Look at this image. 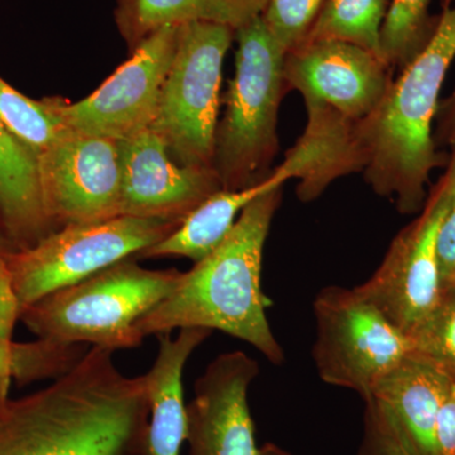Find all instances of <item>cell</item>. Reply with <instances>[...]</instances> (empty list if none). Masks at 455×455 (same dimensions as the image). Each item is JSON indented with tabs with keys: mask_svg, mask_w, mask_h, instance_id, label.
Listing matches in <instances>:
<instances>
[{
	"mask_svg": "<svg viewBox=\"0 0 455 455\" xmlns=\"http://www.w3.org/2000/svg\"><path fill=\"white\" fill-rule=\"evenodd\" d=\"M212 334L202 328L180 329L175 338L158 335V353L146 373L149 397L148 444L151 455H181L187 442L185 366L188 358Z\"/></svg>",
	"mask_w": 455,
	"mask_h": 455,
	"instance_id": "obj_17",
	"label": "cell"
},
{
	"mask_svg": "<svg viewBox=\"0 0 455 455\" xmlns=\"http://www.w3.org/2000/svg\"><path fill=\"white\" fill-rule=\"evenodd\" d=\"M407 338L410 355L429 362L455 383V286L443 289L438 304Z\"/></svg>",
	"mask_w": 455,
	"mask_h": 455,
	"instance_id": "obj_25",
	"label": "cell"
},
{
	"mask_svg": "<svg viewBox=\"0 0 455 455\" xmlns=\"http://www.w3.org/2000/svg\"><path fill=\"white\" fill-rule=\"evenodd\" d=\"M431 0H392L383 20L381 57L395 73L403 70L429 44L439 16H431Z\"/></svg>",
	"mask_w": 455,
	"mask_h": 455,
	"instance_id": "obj_23",
	"label": "cell"
},
{
	"mask_svg": "<svg viewBox=\"0 0 455 455\" xmlns=\"http://www.w3.org/2000/svg\"><path fill=\"white\" fill-rule=\"evenodd\" d=\"M37 170L44 209L56 229L119 217L116 140L70 132L37 156Z\"/></svg>",
	"mask_w": 455,
	"mask_h": 455,
	"instance_id": "obj_11",
	"label": "cell"
},
{
	"mask_svg": "<svg viewBox=\"0 0 455 455\" xmlns=\"http://www.w3.org/2000/svg\"><path fill=\"white\" fill-rule=\"evenodd\" d=\"M0 124L36 157L71 132L53 110L50 98L33 100L12 88L2 77Z\"/></svg>",
	"mask_w": 455,
	"mask_h": 455,
	"instance_id": "obj_22",
	"label": "cell"
},
{
	"mask_svg": "<svg viewBox=\"0 0 455 455\" xmlns=\"http://www.w3.org/2000/svg\"><path fill=\"white\" fill-rule=\"evenodd\" d=\"M0 230L17 251L55 232L42 199L37 157L0 124Z\"/></svg>",
	"mask_w": 455,
	"mask_h": 455,
	"instance_id": "obj_19",
	"label": "cell"
},
{
	"mask_svg": "<svg viewBox=\"0 0 455 455\" xmlns=\"http://www.w3.org/2000/svg\"><path fill=\"white\" fill-rule=\"evenodd\" d=\"M184 271L148 269L128 259L51 292L20 311L40 339L116 352L142 346L137 323L181 284Z\"/></svg>",
	"mask_w": 455,
	"mask_h": 455,
	"instance_id": "obj_4",
	"label": "cell"
},
{
	"mask_svg": "<svg viewBox=\"0 0 455 455\" xmlns=\"http://www.w3.org/2000/svg\"><path fill=\"white\" fill-rule=\"evenodd\" d=\"M20 301L12 283L11 275L4 259L0 260V347L11 348L14 346L13 331L20 320Z\"/></svg>",
	"mask_w": 455,
	"mask_h": 455,
	"instance_id": "obj_28",
	"label": "cell"
},
{
	"mask_svg": "<svg viewBox=\"0 0 455 455\" xmlns=\"http://www.w3.org/2000/svg\"><path fill=\"white\" fill-rule=\"evenodd\" d=\"M436 455H455V383L440 405L435 425Z\"/></svg>",
	"mask_w": 455,
	"mask_h": 455,
	"instance_id": "obj_29",
	"label": "cell"
},
{
	"mask_svg": "<svg viewBox=\"0 0 455 455\" xmlns=\"http://www.w3.org/2000/svg\"><path fill=\"white\" fill-rule=\"evenodd\" d=\"M235 36V29L215 23L179 26L151 130L180 164L212 167L223 64Z\"/></svg>",
	"mask_w": 455,
	"mask_h": 455,
	"instance_id": "obj_6",
	"label": "cell"
},
{
	"mask_svg": "<svg viewBox=\"0 0 455 455\" xmlns=\"http://www.w3.org/2000/svg\"><path fill=\"white\" fill-rule=\"evenodd\" d=\"M290 180L291 173L280 164L267 178L251 187L235 191L221 188L188 214L172 235L140 253V259L185 257L199 262L227 238L245 206L263 194L283 188Z\"/></svg>",
	"mask_w": 455,
	"mask_h": 455,
	"instance_id": "obj_18",
	"label": "cell"
},
{
	"mask_svg": "<svg viewBox=\"0 0 455 455\" xmlns=\"http://www.w3.org/2000/svg\"><path fill=\"white\" fill-rule=\"evenodd\" d=\"M259 363L242 350L221 353L196 379L187 405L188 455H259L248 390Z\"/></svg>",
	"mask_w": 455,
	"mask_h": 455,
	"instance_id": "obj_14",
	"label": "cell"
},
{
	"mask_svg": "<svg viewBox=\"0 0 455 455\" xmlns=\"http://www.w3.org/2000/svg\"><path fill=\"white\" fill-rule=\"evenodd\" d=\"M0 388V455H151L146 374L125 376L112 350L90 347L47 387Z\"/></svg>",
	"mask_w": 455,
	"mask_h": 455,
	"instance_id": "obj_1",
	"label": "cell"
},
{
	"mask_svg": "<svg viewBox=\"0 0 455 455\" xmlns=\"http://www.w3.org/2000/svg\"><path fill=\"white\" fill-rule=\"evenodd\" d=\"M307 123L304 133L286 152L298 164L296 194L302 203L313 202L335 181L363 170L355 145V123L320 101L304 100Z\"/></svg>",
	"mask_w": 455,
	"mask_h": 455,
	"instance_id": "obj_16",
	"label": "cell"
},
{
	"mask_svg": "<svg viewBox=\"0 0 455 455\" xmlns=\"http://www.w3.org/2000/svg\"><path fill=\"white\" fill-rule=\"evenodd\" d=\"M16 247L12 244L7 235L0 230V260L4 259L5 256H8L9 253L16 252Z\"/></svg>",
	"mask_w": 455,
	"mask_h": 455,
	"instance_id": "obj_31",
	"label": "cell"
},
{
	"mask_svg": "<svg viewBox=\"0 0 455 455\" xmlns=\"http://www.w3.org/2000/svg\"><path fill=\"white\" fill-rule=\"evenodd\" d=\"M324 0H269L262 20L284 52L300 46Z\"/></svg>",
	"mask_w": 455,
	"mask_h": 455,
	"instance_id": "obj_26",
	"label": "cell"
},
{
	"mask_svg": "<svg viewBox=\"0 0 455 455\" xmlns=\"http://www.w3.org/2000/svg\"><path fill=\"white\" fill-rule=\"evenodd\" d=\"M453 383L429 362L409 355L363 401L373 406L392 435L416 455H436V418Z\"/></svg>",
	"mask_w": 455,
	"mask_h": 455,
	"instance_id": "obj_15",
	"label": "cell"
},
{
	"mask_svg": "<svg viewBox=\"0 0 455 455\" xmlns=\"http://www.w3.org/2000/svg\"><path fill=\"white\" fill-rule=\"evenodd\" d=\"M235 74L218 122L212 169L223 190H242L267 178L278 154V110L287 86L286 52L262 17L236 29Z\"/></svg>",
	"mask_w": 455,
	"mask_h": 455,
	"instance_id": "obj_5",
	"label": "cell"
},
{
	"mask_svg": "<svg viewBox=\"0 0 455 455\" xmlns=\"http://www.w3.org/2000/svg\"><path fill=\"white\" fill-rule=\"evenodd\" d=\"M445 167L451 178V203L436 236V257L443 289L455 286V148L449 152Z\"/></svg>",
	"mask_w": 455,
	"mask_h": 455,
	"instance_id": "obj_27",
	"label": "cell"
},
{
	"mask_svg": "<svg viewBox=\"0 0 455 455\" xmlns=\"http://www.w3.org/2000/svg\"><path fill=\"white\" fill-rule=\"evenodd\" d=\"M455 60V3L443 7L427 47L392 82L379 107L355 123L364 180L373 193L395 200L401 214H418L435 169L449 154L434 140L440 92Z\"/></svg>",
	"mask_w": 455,
	"mask_h": 455,
	"instance_id": "obj_3",
	"label": "cell"
},
{
	"mask_svg": "<svg viewBox=\"0 0 455 455\" xmlns=\"http://www.w3.org/2000/svg\"><path fill=\"white\" fill-rule=\"evenodd\" d=\"M180 226L179 221L119 215L59 228L31 248L5 256L20 307L121 260L139 257Z\"/></svg>",
	"mask_w": 455,
	"mask_h": 455,
	"instance_id": "obj_7",
	"label": "cell"
},
{
	"mask_svg": "<svg viewBox=\"0 0 455 455\" xmlns=\"http://www.w3.org/2000/svg\"><path fill=\"white\" fill-rule=\"evenodd\" d=\"M287 89L359 122L379 107L395 79L381 57L337 40L304 42L284 55Z\"/></svg>",
	"mask_w": 455,
	"mask_h": 455,
	"instance_id": "obj_12",
	"label": "cell"
},
{
	"mask_svg": "<svg viewBox=\"0 0 455 455\" xmlns=\"http://www.w3.org/2000/svg\"><path fill=\"white\" fill-rule=\"evenodd\" d=\"M313 359L323 382L366 400L411 353V343L355 289L328 286L314 300Z\"/></svg>",
	"mask_w": 455,
	"mask_h": 455,
	"instance_id": "obj_8",
	"label": "cell"
},
{
	"mask_svg": "<svg viewBox=\"0 0 455 455\" xmlns=\"http://www.w3.org/2000/svg\"><path fill=\"white\" fill-rule=\"evenodd\" d=\"M84 344H61L38 339L33 343H14L11 348L0 347V386L55 379L71 370L88 352Z\"/></svg>",
	"mask_w": 455,
	"mask_h": 455,
	"instance_id": "obj_24",
	"label": "cell"
},
{
	"mask_svg": "<svg viewBox=\"0 0 455 455\" xmlns=\"http://www.w3.org/2000/svg\"><path fill=\"white\" fill-rule=\"evenodd\" d=\"M455 0H442L443 7H448V5L454 4Z\"/></svg>",
	"mask_w": 455,
	"mask_h": 455,
	"instance_id": "obj_33",
	"label": "cell"
},
{
	"mask_svg": "<svg viewBox=\"0 0 455 455\" xmlns=\"http://www.w3.org/2000/svg\"><path fill=\"white\" fill-rule=\"evenodd\" d=\"M281 200L283 188L245 206L227 238L184 272L178 290L137 323L140 334L218 331L250 344L275 366L283 364V347L266 315L272 301L262 290L263 251Z\"/></svg>",
	"mask_w": 455,
	"mask_h": 455,
	"instance_id": "obj_2",
	"label": "cell"
},
{
	"mask_svg": "<svg viewBox=\"0 0 455 455\" xmlns=\"http://www.w3.org/2000/svg\"><path fill=\"white\" fill-rule=\"evenodd\" d=\"M435 145L455 148V89L444 100H440L435 123H434Z\"/></svg>",
	"mask_w": 455,
	"mask_h": 455,
	"instance_id": "obj_30",
	"label": "cell"
},
{
	"mask_svg": "<svg viewBox=\"0 0 455 455\" xmlns=\"http://www.w3.org/2000/svg\"><path fill=\"white\" fill-rule=\"evenodd\" d=\"M118 146L122 166L119 215L182 223L200 204L221 190L212 167L199 169L176 163L151 128L119 140Z\"/></svg>",
	"mask_w": 455,
	"mask_h": 455,
	"instance_id": "obj_13",
	"label": "cell"
},
{
	"mask_svg": "<svg viewBox=\"0 0 455 455\" xmlns=\"http://www.w3.org/2000/svg\"><path fill=\"white\" fill-rule=\"evenodd\" d=\"M179 26L151 33L133 50L131 59L88 98L77 103L50 98L66 127L75 133L116 142L149 130L175 55Z\"/></svg>",
	"mask_w": 455,
	"mask_h": 455,
	"instance_id": "obj_10",
	"label": "cell"
},
{
	"mask_svg": "<svg viewBox=\"0 0 455 455\" xmlns=\"http://www.w3.org/2000/svg\"><path fill=\"white\" fill-rule=\"evenodd\" d=\"M259 455H292L289 451H283V448L277 447L276 444H266L259 448Z\"/></svg>",
	"mask_w": 455,
	"mask_h": 455,
	"instance_id": "obj_32",
	"label": "cell"
},
{
	"mask_svg": "<svg viewBox=\"0 0 455 455\" xmlns=\"http://www.w3.org/2000/svg\"><path fill=\"white\" fill-rule=\"evenodd\" d=\"M387 9L388 0H324L304 42H349L381 57L379 35Z\"/></svg>",
	"mask_w": 455,
	"mask_h": 455,
	"instance_id": "obj_21",
	"label": "cell"
},
{
	"mask_svg": "<svg viewBox=\"0 0 455 455\" xmlns=\"http://www.w3.org/2000/svg\"><path fill=\"white\" fill-rule=\"evenodd\" d=\"M269 0H118L116 25L132 50L166 26L191 22L241 28L262 16Z\"/></svg>",
	"mask_w": 455,
	"mask_h": 455,
	"instance_id": "obj_20",
	"label": "cell"
},
{
	"mask_svg": "<svg viewBox=\"0 0 455 455\" xmlns=\"http://www.w3.org/2000/svg\"><path fill=\"white\" fill-rule=\"evenodd\" d=\"M451 194V178L445 167L427 193L423 209L395 236L379 268L366 283L355 287L406 337L427 319L442 296L436 236Z\"/></svg>",
	"mask_w": 455,
	"mask_h": 455,
	"instance_id": "obj_9",
	"label": "cell"
}]
</instances>
